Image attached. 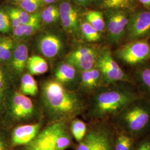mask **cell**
Here are the masks:
<instances>
[{
	"label": "cell",
	"mask_w": 150,
	"mask_h": 150,
	"mask_svg": "<svg viewBox=\"0 0 150 150\" xmlns=\"http://www.w3.org/2000/svg\"><path fill=\"white\" fill-rule=\"evenodd\" d=\"M42 97L47 112L57 120L71 118L80 114L84 107L80 97L56 80L44 83Z\"/></svg>",
	"instance_id": "6da1fadb"
},
{
	"label": "cell",
	"mask_w": 150,
	"mask_h": 150,
	"mask_svg": "<svg viewBox=\"0 0 150 150\" xmlns=\"http://www.w3.org/2000/svg\"><path fill=\"white\" fill-rule=\"evenodd\" d=\"M129 83L110 85L96 93L93 98L91 113L93 117L103 119L115 117L130 102L142 96Z\"/></svg>",
	"instance_id": "7a4b0ae2"
},
{
	"label": "cell",
	"mask_w": 150,
	"mask_h": 150,
	"mask_svg": "<svg viewBox=\"0 0 150 150\" xmlns=\"http://www.w3.org/2000/svg\"><path fill=\"white\" fill-rule=\"evenodd\" d=\"M118 129L134 139L150 129V100L142 96L130 102L113 117Z\"/></svg>",
	"instance_id": "3957f363"
},
{
	"label": "cell",
	"mask_w": 150,
	"mask_h": 150,
	"mask_svg": "<svg viewBox=\"0 0 150 150\" xmlns=\"http://www.w3.org/2000/svg\"><path fill=\"white\" fill-rule=\"evenodd\" d=\"M71 139L64 124L57 122L39 132L25 150H65Z\"/></svg>",
	"instance_id": "277c9868"
},
{
	"label": "cell",
	"mask_w": 150,
	"mask_h": 150,
	"mask_svg": "<svg viewBox=\"0 0 150 150\" xmlns=\"http://www.w3.org/2000/svg\"><path fill=\"white\" fill-rule=\"evenodd\" d=\"M96 67L102 75L105 85L118 83H131V80L115 61L110 48H102L97 61Z\"/></svg>",
	"instance_id": "5b68a950"
},
{
	"label": "cell",
	"mask_w": 150,
	"mask_h": 150,
	"mask_svg": "<svg viewBox=\"0 0 150 150\" xmlns=\"http://www.w3.org/2000/svg\"><path fill=\"white\" fill-rule=\"evenodd\" d=\"M113 55L125 64H141L150 59V43L144 39L129 41L117 48Z\"/></svg>",
	"instance_id": "8992f818"
},
{
	"label": "cell",
	"mask_w": 150,
	"mask_h": 150,
	"mask_svg": "<svg viewBox=\"0 0 150 150\" xmlns=\"http://www.w3.org/2000/svg\"><path fill=\"white\" fill-rule=\"evenodd\" d=\"M115 135L106 126L93 127L77 145L76 150H115Z\"/></svg>",
	"instance_id": "52a82bcc"
},
{
	"label": "cell",
	"mask_w": 150,
	"mask_h": 150,
	"mask_svg": "<svg viewBox=\"0 0 150 150\" xmlns=\"http://www.w3.org/2000/svg\"><path fill=\"white\" fill-rule=\"evenodd\" d=\"M129 15V12L122 10H108L105 11V30L110 43L117 45L125 38Z\"/></svg>",
	"instance_id": "ba28073f"
},
{
	"label": "cell",
	"mask_w": 150,
	"mask_h": 150,
	"mask_svg": "<svg viewBox=\"0 0 150 150\" xmlns=\"http://www.w3.org/2000/svg\"><path fill=\"white\" fill-rule=\"evenodd\" d=\"M102 48L93 45H82L68 54L64 62L72 65L80 72L90 70L96 66Z\"/></svg>",
	"instance_id": "9c48e42d"
},
{
	"label": "cell",
	"mask_w": 150,
	"mask_h": 150,
	"mask_svg": "<svg viewBox=\"0 0 150 150\" xmlns=\"http://www.w3.org/2000/svg\"><path fill=\"white\" fill-rule=\"evenodd\" d=\"M59 22L64 31L76 38L80 35L81 11L80 6L71 0L59 1Z\"/></svg>",
	"instance_id": "30bf717a"
},
{
	"label": "cell",
	"mask_w": 150,
	"mask_h": 150,
	"mask_svg": "<svg viewBox=\"0 0 150 150\" xmlns=\"http://www.w3.org/2000/svg\"><path fill=\"white\" fill-rule=\"evenodd\" d=\"M150 33V10L130 13L126 29V38L129 41L142 40Z\"/></svg>",
	"instance_id": "8fae6325"
},
{
	"label": "cell",
	"mask_w": 150,
	"mask_h": 150,
	"mask_svg": "<svg viewBox=\"0 0 150 150\" xmlns=\"http://www.w3.org/2000/svg\"><path fill=\"white\" fill-rule=\"evenodd\" d=\"M37 47L44 57L52 59L59 57L64 49L62 38L53 32L41 33L37 40Z\"/></svg>",
	"instance_id": "7c38bea8"
},
{
	"label": "cell",
	"mask_w": 150,
	"mask_h": 150,
	"mask_svg": "<svg viewBox=\"0 0 150 150\" xmlns=\"http://www.w3.org/2000/svg\"><path fill=\"white\" fill-rule=\"evenodd\" d=\"M11 112L13 116L18 120H26L30 118L35 112V106L32 100L23 94L17 91L12 98Z\"/></svg>",
	"instance_id": "4fadbf2b"
},
{
	"label": "cell",
	"mask_w": 150,
	"mask_h": 150,
	"mask_svg": "<svg viewBox=\"0 0 150 150\" xmlns=\"http://www.w3.org/2000/svg\"><path fill=\"white\" fill-rule=\"evenodd\" d=\"M41 125L39 123L22 125L16 127L12 132L11 141L14 146L30 144L40 132Z\"/></svg>",
	"instance_id": "5bb4252c"
},
{
	"label": "cell",
	"mask_w": 150,
	"mask_h": 150,
	"mask_svg": "<svg viewBox=\"0 0 150 150\" xmlns=\"http://www.w3.org/2000/svg\"><path fill=\"white\" fill-rule=\"evenodd\" d=\"M28 57V48L26 44L23 41L16 43L10 60L11 69L16 75H21L23 73L27 67Z\"/></svg>",
	"instance_id": "9a60e30c"
},
{
	"label": "cell",
	"mask_w": 150,
	"mask_h": 150,
	"mask_svg": "<svg viewBox=\"0 0 150 150\" xmlns=\"http://www.w3.org/2000/svg\"><path fill=\"white\" fill-rule=\"evenodd\" d=\"M81 87L86 91H92L105 85L102 75L96 67L81 72Z\"/></svg>",
	"instance_id": "2e32d148"
},
{
	"label": "cell",
	"mask_w": 150,
	"mask_h": 150,
	"mask_svg": "<svg viewBox=\"0 0 150 150\" xmlns=\"http://www.w3.org/2000/svg\"><path fill=\"white\" fill-rule=\"evenodd\" d=\"M95 3L101 9L122 10L131 12L136 6L135 0H95Z\"/></svg>",
	"instance_id": "e0dca14e"
},
{
	"label": "cell",
	"mask_w": 150,
	"mask_h": 150,
	"mask_svg": "<svg viewBox=\"0 0 150 150\" xmlns=\"http://www.w3.org/2000/svg\"><path fill=\"white\" fill-rule=\"evenodd\" d=\"M77 71L72 65L64 62L57 67L54 71L55 80L62 85L72 82L76 77Z\"/></svg>",
	"instance_id": "ac0fdd59"
},
{
	"label": "cell",
	"mask_w": 150,
	"mask_h": 150,
	"mask_svg": "<svg viewBox=\"0 0 150 150\" xmlns=\"http://www.w3.org/2000/svg\"><path fill=\"white\" fill-rule=\"evenodd\" d=\"M42 25L52 26L59 22V4L46 6L40 11Z\"/></svg>",
	"instance_id": "d6986e66"
},
{
	"label": "cell",
	"mask_w": 150,
	"mask_h": 150,
	"mask_svg": "<svg viewBox=\"0 0 150 150\" xmlns=\"http://www.w3.org/2000/svg\"><path fill=\"white\" fill-rule=\"evenodd\" d=\"M26 69L31 75H42L47 71L48 64L43 57L32 55L28 57Z\"/></svg>",
	"instance_id": "ffe728a7"
},
{
	"label": "cell",
	"mask_w": 150,
	"mask_h": 150,
	"mask_svg": "<svg viewBox=\"0 0 150 150\" xmlns=\"http://www.w3.org/2000/svg\"><path fill=\"white\" fill-rule=\"evenodd\" d=\"M84 20L100 33L105 30L104 15L101 11L98 10L87 11L84 14Z\"/></svg>",
	"instance_id": "44dd1931"
},
{
	"label": "cell",
	"mask_w": 150,
	"mask_h": 150,
	"mask_svg": "<svg viewBox=\"0 0 150 150\" xmlns=\"http://www.w3.org/2000/svg\"><path fill=\"white\" fill-rule=\"evenodd\" d=\"M134 139L131 135L118 129V133L115 137V150H134Z\"/></svg>",
	"instance_id": "7402d4cb"
},
{
	"label": "cell",
	"mask_w": 150,
	"mask_h": 150,
	"mask_svg": "<svg viewBox=\"0 0 150 150\" xmlns=\"http://www.w3.org/2000/svg\"><path fill=\"white\" fill-rule=\"evenodd\" d=\"M80 35L88 43L98 42L102 37L101 33L97 31L85 20H82V19L80 22Z\"/></svg>",
	"instance_id": "603a6c76"
},
{
	"label": "cell",
	"mask_w": 150,
	"mask_h": 150,
	"mask_svg": "<svg viewBox=\"0 0 150 150\" xmlns=\"http://www.w3.org/2000/svg\"><path fill=\"white\" fill-rule=\"evenodd\" d=\"M137 81L141 88L150 100V66L140 68L136 73Z\"/></svg>",
	"instance_id": "cb8c5ba5"
},
{
	"label": "cell",
	"mask_w": 150,
	"mask_h": 150,
	"mask_svg": "<svg viewBox=\"0 0 150 150\" xmlns=\"http://www.w3.org/2000/svg\"><path fill=\"white\" fill-rule=\"evenodd\" d=\"M38 88L36 81L29 73L22 75L21 92L26 96H35L38 94Z\"/></svg>",
	"instance_id": "d4e9b609"
},
{
	"label": "cell",
	"mask_w": 150,
	"mask_h": 150,
	"mask_svg": "<svg viewBox=\"0 0 150 150\" xmlns=\"http://www.w3.org/2000/svg\"><path fill=\"white\" fill-rule=\"evenodd\" d=\"M16 43L12 38L5 36L0 38V61H10Z\"/></svg>",
	"instance_id": "484cf974"
},
{
	"label": "cell",
	"mask_w": 150,
	"mask_h": 150,
	"mask_svg": "<svg viewBox=\"0 0 150 150\" xmlns=\"http://www.w3.org/2000/svg\"><path fill=\"white\" fill-rule=\"evenodd\" d=\"M40 11L32 14L30 21L25 24L26 30L23 41L31 38L42 26Z\"/></svg>",
	"instance_id": "4316f807"
},
{
	"label": "cell",
	"mask_w": 150,
	"mask_h": 150,
	"mask_svg": "<svg viewBox=\"0 0 150 150\" xmlns=\"http://www.w3.org/2000/svg\"><path fill=\"white\" fill-rule=\"evenodd\" d=\"M71 131L74 139L80 142L83 139L87 132L86 124L81 120L75 119L71 123Z\"/></svg>",
	"instance_id": "83f0119b"
},
{
	"label": "cell",
	"mask_w": 150,
	"mask_h": 150,
	"mask_svg": "<svg viewBox=\"0 0 150 150\" xmlns=\"http://www.w3.org/2000/svg\"><path fill=\"white\" fill-rule=\"evenodd\" d=\"M14 5L30 14L38 12L44 6L41 0H23Z\"/></svg>",
	"instance_id": "f1b7e54d"
},
{
	"label": "cell",
	"mask_w": 150,
	"mask_h": 150,
	"mask_svg": "<svg viewBox=\"0 0 150 150\" xmlns=\"http://www.w3.org/2000/svg\"><path fill=\"white\" fill-rule=\"evenodd\" d=\"M5 9L7 13L15 16L21 24H26L32 15L17 6H6Z\"/></svg>",
	"instance_id": "f546056e"
},
{
	"label": "cell",
	"mask_w": 150,
	"mask_h": 150,
	"mask_svg": "<svg viewBox=\"0 0 150 150\" xmlns=\"http://www.w3.org/2000/svg\"><path fill=\"white\" fill-rule=\"evenodd\" d=\"M12 31L11 22L5 8L0 6V32L9 33Z\"/></svg>",
	"instance_id": "4dcf8cb0"
},
{
	"label": "cell",
	"mask_w": 150,
	"mask_h": 150,
	"mask_svg": "<svg viewBox=\"0 0 150 150\" xmlns=\"http://www.w3.org/2000/svg\"><path fill=\"white\" fill-rule=\"evenodd\" d=\"M26 26L25 24H21L20 25L12 29V38L14 41L18 42L23 41V39L25 34Z\"/></svg>",
	"instance_id": "1f68e13d"
},
{
	"label": "cell",
	"mask_w": 150,
	"mask_h": 150,
	"mask_svg": "<svg viewBox=\"0 0 150 150\" xmlns=\"http://www.w3.org/2000/svg\"><path fill=\"white\" fill-rule=\"evenodd\" d=\"M133 150H150V137L140 141Z\"/></svg>",
	"instance_id": "d6a6232c"
},
{
	"label": "cell",
	"mask_w": 150,
	"mask_h": 150,
	"mask_svg": "<svg viewBox=\"0 0 150 150\" xmlns=\"http://www.w3.org/2000/svg\"><path fill=\"white\" fill-rule=\"evenodd\" d=\"M75 4L82 7H88L95 3V0H72Z\"/></svg>",
	"instance_id": "836d02e7"
},
{
	"label": "cell",
	"mask_w": 150,
	"mask_h": 150,
	"mask_svg": "<svg viewBox=\"0 0 150 150\" xmlns=\"http://www.w3.org/2000/svg\"><path fill=\"white\" fill-rule=\"evenodd\" d=\"M41 1H42L44 6H47L57 4V2L59 1H60L61 0H41Z\"/></svg>",
	"instance_id": "e575fe53"
},
{
	"label": "cell",
	"mask_w": 150,
	"mask_h": 150,
	"mask_svg": "<svg viewBox=\"0 0 150 150\" xmlns=\"http://www.w3.org/2000/svg\"><path fill=\"white\" fill-rule=\"evenodd\" d=\"M139 2L147 9L150 10V0H138Z\"/></svg>",
	"instance_id": "d590c367"
},
{
	"label": "cell",
	"mask_w": 150,
	"mask_h": 150,
	"mask_svg": "<svg viewBox=\"0 0 150 150\" xmlns=\"http://www.w3.org/2000/svg\"><path fill=\"white\" fill-rule=\"evenodd\" d=\"M0 150H6L5 141L0 135Z\"/></svg>",
	"instance_id": "8d00e7d4"
},
{
	"label": "cell",
	"mask_w": 150,
	"mask_h": 150,
	"mask_svg": "<svg viewBox=\"0 0 150 150\" xmlns=\"http://www.w3.org/2000/svg\"><path fill=\"white\" fill-rule=\"evenodd\" d=\"M4 86V76L2 71L0 72V91L2 90Z\"/></svg>",
	"instance_id": "74e56055"
},
{
	"label": "cell",
	"mask_w": 150,
	"mask_h": 150,
	"mask_svg": "<svg viewBox=\"0 0 150 150\" xmlns=\"http://www.w3.org/2000/svg\"><path fill=\"white\" fill-rule=\"evenodd\" d=\"M10 1H11V2L13 4H17V3H18V2H20L23 0H9Z\"/></svg>",
	"instance_id": "f35d334b"
},
{
	"label": "cell",
	"mask_w": 150,
	"mask_h": 150,
	"mask_svg": "<svg viewBox=\"0 0 150 150\" xmlns=\"http://www.w3.org/2000/svg\"><path fill=\"white\" fill-rule=\"evenodd\" d=\"M1 71H2V70H0V72H1Z\"/></svg>",
	"instance_id": "ab89813d"
}]
</instances>
